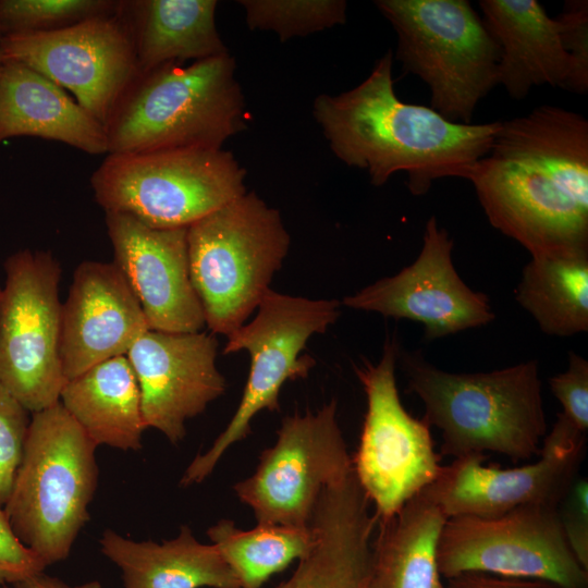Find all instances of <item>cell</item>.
Listing matches in <instances>:
<instances>
[{
    "label": "cell",
    "mask_w": 588,
    "mask_h": 588,
    "mask_svg": "<svg viewBox=\"0 0 588 588\" xmlns=\"http://www.w3.org/2000/svg\"><path fill=\"white\" fill-rule=\"evenodd\" d=\"M101 552L122 572L124 588H241L215 544H204L188 526L171 540L134 541L111 529Z\"/></svg>",
    "instance_id": "24"
},
{
    "label": "cell",
    "mask_w": 588,
    "mask_h": 588,
    "mask_svg": "<svg viewBox=\"0 0 588 588\" xmlns=\"http://www.w3.org/2000/svg\"><path fill=\"white\" fill-rule=\"evenodd\" d=\"M217 7L216 0H119L138 72L228 53L216 26Z\"/></svg>",
    "instance_id": "23"
},
{
    "label": "cell",
    "mask_w": 588,
    "mask_h": 588,
    "mask_svg": "<svg viewBox=\"0 0 588 588\" xmlns=\"http://www.w3.org/2000/svg\"><path fill=\"white\" fill-rule=\"evenodd\" d=\"M15 588H101L98 580H90L76 586H70L57 577L39 573L14 585Z\"/></svg>",
    "instance_id": "37"
},
{
    "label": "cell",
    "mask_w": 588,
    "mask_h": 588,
    "mask_svg": "<svg viewBox=\"0 0 588 588\" xmlns=\"http://www.w3.org/2000/svg\"><path fill=\"white\" fill-rule=\"evenodd\" d=\"M482 21L500 49L498 85L515 100L541 85L565 88L571 74L560 28L536 0H480Z\"/></svg>",
    "instance_id": "21"
},
{
    "label": "cell",
    "mask_w": 588,
    "mask_h": 588,
    "mask_svg": "<svg viewBox=\"0 0 588 588\" xmlns=\"http://www.w3.org/2000/svg\"><path fill=\"white\" fill-rule=\"evenodd\" d=\"M587 440L567 441L552 432L538 460L512 468L485 466L487 455L454 458L426 488L446 518L491 517L530 504L560 502L579 477Z\"/></svg>",
    "instance_id": "16"
},
{
    "label": "cell",
    "mask_w": 588,
    "mask_h": 588,
    "mask_svg": "<svg viewBox=\"0 0 588 588\" xmlns=\"http://www.w3.org/2000/svg\"><path fill=\"white\" fill-rule=\"evenodd\" d=\"M147 330L142 307L120 269L113 262H81L62 304L60 356L66 381L126 355Z\"/></svg>",
    "instance_id": "19"
},
{
    "label": "cell",
    "mask_w": 588,
    "mask_h": 588,
    "mask_svg": "<svg viewBox=\"0 0 588 588\" xmlns=\"http://www.w3.org/2000/svg\"><path fill=\"white\" fill-rule=\"evenodd\" d=\"M3 61H4V56H3V52H2V50L0 48V68H1L2 63H3Z\"/></svg>",
    "instance_id": "38"
},
{
    "label": "cell",
    "mask_w": 588,
    "mask_h": 588,
    "mask_svg": "<svg viewBox=\"0 0 588 588\" xmlns=\"http://www.w3.org/2000/svg\"><path fill=\"white\" fill-rule=\"evenodd\" d=\"M0 48L5 60L69 90L103 127L138 74L131 35L118 9L53 32L7 35Z\"/></svg>",
    "instance_id": "14"
},
{
    "label": "cell",
    "mask_w": 588,
    "mask_h": 588,
    "mask_svg": "<svg viewBox=\"0 0 588 588\" xmlns=\"http://www.w3.org/2000/svg\"><path fill=\"white\" fill-rule=\"evenodd\" d=\"M392 63L388 50L356 87L315 99L313 114L332 152L346 166L367 170L375 186L405 172L414 196L440 179L467 180L489 152L500 122L454 123L430 107L403 102L394 90Z\"/></svg>",
    "instance_id": "2"
},
{
    "label": "cell",
    "mask_w": 588,
    "mask_h": 588,
    "mask_svg": "<svg viewBox=\"0 0 588 588\" xmlns=\"http://www.w3.org/2000/svg\"><path fill=\"white\" fill-rule=\"evenodd\" d=\"M399 358L406 392L419 397L421 418L441 432V456L489 452L517 462L540 455L548 425L537 360L491 371L451 372L419 351H400Z\"/></svg>",
    "instance_id": "3"
},
{
    "label": "cell",
    "mask_w": 588,
    "mask_h": 588,
    "mask_svg": "<svg viewBox=\"0 0 588 588\" xmlns=\"http://www.w3.org/2000/svg\"><path fill=\"white\" fill-rule=\"evenodd\" d=\"M60 403L97 446L140 449L146 427L139 385L126 355L103 360L68 380Z\"/></svg>",
    "instance_id": "26"
},
{
    "label": "cell",
    "mask_w": 588,
    "mask_h": 588,
    "mask_svg": "<svg viewBox=\"0 0 588 588\" xmlns=\"http://www.w3.org/2000/svg\"><path fill=\"white\" fill-rule=\"evenodd\" d=\"M443 579L466 573L588 588V569L572 552L558 506L530 504L504 514L445 520L437 548Z\"/></svg>",
    "instance_id": "12"
},
{
    "label": "cell",
    "mask_w": 588,
    "mask_h": 588,
    "mask_svg": "<svg viewBox=\"0 0 588 588\" xmlns=\"http://www.w3.org/2000/svg\"><path fill=\"white\" fill-rule=\"evenodd\" d=\"M2 38H3V35H2V33H1V30H0V40H1Z\"/></svg>",
    "instance_id": "41"
},
{
    "label": "cell",
    "mask_w": 588,
    "mask_h": 588,
    "mask_svg": "<svg viewBox=\"0 0 588 588\" xmlns=\"http://www.w3.org/2000/svg\"><path fill=\"white\" fill-rule=\"evenodd\" d=\"M246 105L230 53L138 72L105 126L108 154L222 148L246 127Z\"/></svg>",
    "instance_id": "4"
},
{
    "label": "cell",
    "mask_w": 588,
    "mask_h": 588,
    "mask_svg": "<svg viewBox=\"0 0 588 588\" xmlns=\"http://www.w3.org/2000/svg\"><path fill=\"white\" fill-rule=\"evenodd\" d=\"M332 400L316 413L283 418L275 443L233 489L257 524L309 527L322 490L352 467Z\"/></svg>",
    "instance_id": "13"
},
{
    "label": "cell",
    "mask_w": 588,
    "mask_h": 588,
    "mask_svg": "<svg viewBox=\"0 0 588 588\" xmlns=\"http://www.w3.org/2000/svg\"><path fill=\"white\" fill-rule=\"evenodd\" d=\"M113 264L120 269L150 330L200 332L206 326L189 273L187 228L157 229L136 218L106 213Z\"/></svg>",
    "instance_id": "18"
},
{
    "label": "cell",
    "mask_w": 588,
    "mask_h": 588,
    "mask_svg": "<svg viewBox=\"0 0 588 588\" xmlns=\"http://www.w3.org/2000/svg\"><path fill=\"white\" fill-rule=\"evenodd\" d=\"M490 222L531 257L588 254V121L543 105L500 122L467 179Z\"/></svg>",
    "instance_id": "1"
},
{
    "label": "cell",
    "mask_w": 588,
    "mask_h": 588,
    "mask_svg": "<svg viewBox=\"0 0 588 588\" xmlns=\"http://www.w3.org/2000/svg\"><path fill=\"white\" fill-rule=\"evenodd\" d=\"M0 588H15L14 586H0Z\"/></svg>",
    "instance_id": "40"
},
{
    "label": "cell",
    "mask_w": 588,
    "mask_h": 588,
    "mask_svg": "<svg viewBox=\"0 0 588 588\" xmlns=\"http://www.w3.org/2000/svg\"><path fill=\"white\" fill-rule=\"evenodd\" d=\"M249 29L275 33L281 41L346 22L344 0H241Z\"/></svg>",
    "instance_id": "29"
},
{
    "label": "cell",
    "mask_w": 588,
    "mask_h": 588,
    "mask_svg": "<svg viewBox=\"0 0 588 588\" xmlns=\"http://www.w3.org/2000/svg\"><path fill=\"white\" fill-rule=\"evenodd\" d=\"M377 524L352 467L322 490L309 523L314 544L274 588H367Z\"/></svg>",
    "instance_id": "20"
},
{
    "label": "cell",
    "mask_w": 588,
    "mask_h": 588,
    "mask_svg": "<svg viewBox=\"0 0 588 588\" xmlns=\"http://www.w3.org/2000/svg\"><path fill=\"white\" fill-rule=\"evenodd\" d=\"M289 247L279 211L253 192L187 226L191 280L212 334L228 338L246 323Z\"/></svg>",
    "instance_id": "6"
},
{
    "label": "cell",
    "mask_w": 588,
    "mask_h": 588,
    "mask_svg": "<svg viewBox=\"0 0 588 588\" xmlns=\"http://www.w3.org/2000/svg\"><path fill=\"white\" fill-rule=\"evenodd\" d=\"M246 170L223 148L108 154L90 176L105 212L157 229L187 228L246 193Z\"/></svg>",
    "instance_id": "8"
},
{
    "label": "cell",
    "mask_w": 588,
    "mask_h": 588,
    "mask_svg": "<svg viewBox=\"0 0 588 588\" xmlns=\"http://www.w3.org/2000/svg\"><path fill=\"white\" fill-rule=\"evenodd\" d=\"M218 340L206 332L145 331L126 357L135 372L147 428L173 443L185 436V422L201 414L226 389L217 368Z\"/></svg>",
    "instance_id": "17"
},
{
    "label": "cell",
    "mask_w": 588,
    "mask_h": 588,
    "mask_svg": "<svg viewBox=\"0 0 588 588\" xmlns=\"http://www.w3.org/2000/svg\"><path fill=\"white\" fill-rule=\"evenodd\" d=\"M207 535L235 574L241 588H261L275 573L302 559L311 549L313 529L257 524L249 530L221 519Z\"/></svg>",
    "instance_id": "28"
},
{
    "label": "cell",
    "mask_w": 588,
    "mask_h": 588,
    "mask_svg": "<svg viewBox=\"0 0 588 588\" xmlns=\"http://www.w3.org/2000/svg\"><path fill=\"white\" fill-rule=\"evenodd\" d=\"M515 299L552 336L588 331V254L531 257Z\"/></svg>",
    "instance_id": "27"
},
{
    "label": "cell",
    "mask_w": 588,
    "mask_h": 588,
    "mask_svg": "<svg viewBox=\"0 0 588 588\" xmlns=\"http://www.w3.org/2000/svg\"><path fill=\"white\" fill-rule=\"evenodd\" d=\"M19 136L66 144L89 155L108 154L103 125L63 88L12 61L0 68V143Z\"/></svg>",
    "instance_id": "22"
},
{
    "label": "cell",
    "mask_w": 588,
    "mask_h": 588,
    "mask_svg": "<svg viewBox=\"0 0 588 588\" xmlns=\"http://www.w3.org/2000/svg\"><path fill=\"white\" fill-rule=\"evenodd\" d=\"M29 420L28 412L0 387V507L10 497Z\"/></svg>",
    "instance_id": "31"
},
{
    "label": "cell",
    "mask_w": 588,
    "mask_h": 588,
    "mask_svg": "<svg viewBox=\"0 0 588 588\" xmlns=\"http://www.w3.org/2000/svg\"><path fill=\"white\" fill-rule=\"evenodd\" d=\"M453 246L448 231L431 216L420 253L409 266L345 296L341 304L419 322L429 341L490 323L495 315L489 297L462 280L453 264Z\"/></svg>",
    "instance_id": "15"
},
{
    "label": "cell",
    "mask_w": 588,
    "mask_h": 588,
    "mask_svg": "<svg viewBox=\"0 0 588 588\" xmlns=\"http://www.w3.org/2000/svg\"><path fill=\"white\" fill-rule=\"evenodd\" d=\"M96 448L60 401L33 413L3 510L19 540L47 566L69 556L89 519L98 480Z\"/></svg>",
    "instance_id": "5"
},
{
    "label": "cell",
    "mask_w": 588,
    "mask_h": 588,
    "mask_svg": "<svg viewBox=\"0 0 588 588\" xmlns=\"http://www.w3.org/2000/svg\"><path fill=\"white\" fill-rule=\"evenodd\" d=\"M118 4L119 0H0V30L3 37L53 32L112 14Z\"/></svg>",
    "instance_id": "30"
},
{
    "label": "cell",
    "mask_w": 588,
    "mask_h": 588,
    "mask_svg": "<svg viewBox=\"0 0 588 588\" xmlns=\"http://www.w3.org/2000/svg\"><path fill=\"white\" fill-rule=\"evenodd\" d=\"M46 567L42 560L19 540L0 507V586H14L42 573Z\"/></svg>",
    "instance_id": "35"
},
{
    "label": "cell",
    "mask_w": 588,
    "mask_h": 588,
    "mask_svg": "<svg viewBox=\"0 0 588 588\" xmlns=\"http://www.w3.org/2000/svg\"><path fill=\"white\" fill-rule=\"evenodd\" d=\"M446 519L424 489L393 516L378 520L367 588H444L437 548Z\"/></svg>",
    "instance_id": "25"
},
{
    "label": "cell",
    "mask_w": 588,
    "mask_h": 588,
    "mask_svg": "<svg viewBox=\"0 0 588 588\" xmlns=\"http://www.w3.org/2000/svg\"><path fill=\"white\" fill-rule=\"evenodd\" d=\"M397 35L395 58L430 89L431 109L470 124L498 85L500 49L466 0H377Z\"/></svg>",
    "instance_id": "7"
},
{
    "label": "cell",
    "mask_w": 588,
    "mask_h": 588,
    "mask_svg": "<svg viewBox=\"0 0 588 588\" xmlns=\"http://www.w3.org/2000/svg\"><path fill=\"white\" fill-rule=\"evenodd\" d=\"M0 306V387L28 413L60 401L61 267L49 250L22 249L4 261Z\"/></svg>",
    "instance_id": "10"
},
{
    "label": "cell",
    "mask_w": 588,
    "mask_h": 588,
    "mask_svg": "<svg viewBox=\"0 0 588 588\" xmlns=\"http://www.w3.org/2000/svg\"><path fill=\"white\" fill-rule=\"evenodd\" d=\"M444 588H562L553 583L466 573L445 579Z\"/></svg>",
    "instance_id": "36"
},
{
    "label": "cell",
    "mask_w": 588,
    "mask_h": 588,
    "mask_svg": "<svg viewBox=\"0 0 588 588\" xmlns=\"http://www.w3.org/2000/svg\"><path fill=\"white\" fill-rule=\"evenodd\" d=\"M555 20L571 63V74L564 89L584 95L588 91V1H565Z\"/></svg>",
    "instance_id": "32"
},
{
    "label": "cell",
    "mask_w": 588,
    "mask_h": 588,
    "mask_svg": "<svg viewBox=\"0 0 588 588\" xmlns=\"http://www.w3.org/2000/svg\"><path fill=\"white\" fill-rule=\"evenodd\" d=\"M400 351L396 340L388 338L377 364L365 360L354 367L367 411L352 465L378 520L393 516L432 485L443 467L430 426L402 404L395 378Z\"/></svg>",
    "instance_id": "11"
},
{
    "label": "cell",
    "mask_w": 588,
    "mask_h": 588,
    "mask_svg": "<svg viewBox=\"0 0 588 588\" xmlns=\"http://www.w3.org/2000/svg\"><path fill=\"white\" fill-rule=\"evenodd\" d=\"M1 298H2V289L0 287V306H1Z\"/></svg>",
    "instance_id": "39"
},
{
    "label": "cell",
    "mask_w": 588,
    "mask_h": 588,
    "mask_svg": "<svg viewBox=\"0 0 588 588\" xmlns=\"http://www.w3.org/2000/svg\"><path fill=\"white\" fill-rule=\"evenodd\" d=\"M552 394L560 402V415L577 431H588V362L569 352L567 368L549 379Z\"/></svg>",
    "instance_id": "33"
},
{
    "label": "cell",
    "mask_w": 588,
    "mask_h": 588,
    "mask_svg": "<svg viewBox=\"0 0 588 588\" xmlns=\"http://www.w3.org/2000/svg\"><path fill=\"white\" fill-rule=\"evenodd\" d=\"M336 299H310L266 293L257 314L228 336L223 354L248 353L250 368L236 412L212 445L186 468L181 485L199 483L213 470L225 451L250 433V422L261 411H279V394L289 380L308 376L315 360L299 356L308 340L324 333L341 315Z\"/></svg>",
    "instance_id": "9"
},
{
    "label": "cell",
    "mask_w": 588,
    "mask_h": 588,
    "mask_svg": "<svg viewBox=\"0 0 588 588\" xmlns=\"http://www.w3.org/2000/svg\"><path fill=\"white\" fill-rule=\"evenodd\" d=\"M565 539L578 560L588 569V480L578 477L558 506Z\"/></svg>",
    "instance_id": "34"
}]
</instances>
